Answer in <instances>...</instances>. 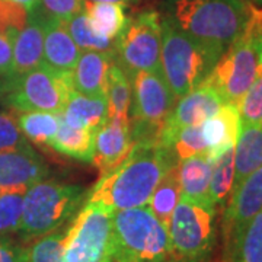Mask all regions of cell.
<instances>
[{
	"label": "cell",
	"instance_id": "d4e9b609",
	"mask_svg": "<svg viewBox=\"0 0 262 262\" xmlns=\"http://www.w3.org/2000/svg\"><path fill=\"white\" fill-rule=\"evenodd\" d=\"M181 182H179V163L172 165L162 177L158 187L151 192L147 208L160 223L168 226L169 219L181 200Z\"/></svg>",
	"mask_w": 262,
	"mask_h": 262
},
{
	"label": "cell",
	"instance_id": "603a6c76",
	"mask_svg": "<svg viewBox=\"0 0 262 262\" xmlns=\"http://www.w3.org/2000/svg\"><path fill=\"white\" fill-rule=\"evenodd\" d=\"M105 98L108 102V121L120 122L125 127H130L131 83L128 76L115 63V60L110 67Z\"/></svg>",
	"mask_w": 262,
	"mask_h": 262
},
{
	"label": "cell",
	"instance_id": "9a60e30c",
	"mask_svg": "<svg viewBox=\"0 0 262 262\" xmlns=\"http://www.w3.org/2000/svg\"><path fill=\"white\" fill-rule=\"evenodd\" d=\"M134 147L131 140L130 127L120 122L106 121L95 136V149L92 163L102 173L115 169L125 159Z\"/></svg>",
	"mask_w": 262,
	"mask_h": 262
},
{
	"label": "cell",
	"instance_id": "8992f818",
	"mask_svg": "<svg viewBox=\"0 0 262 262\" xmlns=\"http://www.w3.org/2000/svg\"><path fill=\"white\" fill-rule=\"evenodd\" d=\"M84 195V189L79 185L46 179L29 187L24 196L19 227L22 239L32 241L58 230L82 208Z\"/></svg>",
	"mask_w": 262,
	"mask_h": 262
},
{
	"label": "cell",
	"instance_id": "30bf717a",
	"mask_svg": "<svg viewBox=\"0 0 262 262\" xmlns=\"http://www.w3.org/2000/svg\"><path fill=\"white\" fill-rule=\"evenodd\" d=\"M160 50L162 18L158 12L147 10L128 19L120 37L115 39L114 60L127 76L136 72L162 75Z\"/></svg>",
	"mask_w": 262,
	"mask_h": 262
},
{
	"label": "cell",
	"instance_id": "6da1fadb",
	"mask_svg": "<svg viewBox=\"0 0 262 262\" xmlns=\"http://www.w3.org/2000/svg\"><path fill=\"white\" fill-rule=\"evenodd\" d=\"M178 163L158 144H134L131 153L113 170L102 173L86 203L110 211L147 206L151 192L172 165Z\"/></svg>",
	"mask_w": 262,
	"mask_h": 262
},
{
	"label": "cell",
	"instance_id": "cb8c5ba5",
	"mask_svg": "<svg viewBox=\"0 0 262 262\" xmlns=\"http://www.w3.org/2000/svg\"><path fill=\"white\" fill-rule=\"evenodd\" d=\"M83 13L89 19L91 27L101 37L115 41L125 28L128 18L125 6L117 3H99L83 0Z\"/></svg>",
	"mask_w": 262,
	"mask_h": 262
},
{
	"label": "cell",
	"instance_id": "ab89813d",
	"mask_svg": "<svg viewBox=\"0 0 262 262\" xmlns=\"http://www.w3.org/2000/svg\"><path fill=\"white\" fill-rule=\"evenodd\" d=\"M10 2L19 3V5H22L24 8H27V9L31 10V12H34V10L37 9L38 2H39V0H10Z\"/></svg>",
	"mask_w": 262,
	"mask_h": 262
},
{
	"label": "cell",
	"instance_id": "ba28073f",
	"mask_svg": "<svg viewBox=\"0 0 262 262\" xmlns=\"http://www.w3.org/2000/svg\"><path fill=\"white\" fill-rule=\"evenodd\" d=\"M73 91L70 72H58L44 63L24 75L0 79V99L22 113L42 111L60 115Z\"/></svg>",
	"mask_w": 262,
	"mask_h": 262
},
{
	"label": "cell",
	"instance_id": "4316f807",
	"mask_svg": "<svg viewBox=\"0 0 262 262\" xmlns=\"http://www.w3.org/2000/svg\"><path fill=\"white\" fill-rule=\"evenodd\" d=\"M223 262H262V211L226 246Z\"/></svg>",
	"mask_w": 262,
	"mask_h": 262
},
{
	"label": "cell",
	"instance_id": "1f68e13d",
	"mask_svg": "<svg viewBox=\"0 0 262 262\" xmlns=\"http://www.w3.org/2000/svg\"><path fill=\"white\" fill-rule=\"evenodd\" d=\"M169 151L178 163L188 158L207 153V144L203 137L201 125H191L179 130L169 146Z\"/></svg>",
	"mask_w": 262,
	"mask_h": 262
},
{
	"label": "cell",
	"instance_id": "5b68a950",
	"mask_svg": "<svg viewBox=\"0 0 262 262\" xmlns=\"http://www.w3.org/2000/svg\"><path fill=\"white\" fill-rule=\"evenodd\" d=\"M114 262H170L168 227L147 207L113 214Z\"/></svg>",
	"mask_w": 262,
	"mask_h": 262
},
{
	"label": "cell",
	"instance_id": "ffe728a7",
	"mask_svg": "<svg viewBox=\"0 0 262 262\" xmlns=\"http://www.w3.org/2000/svg\"><path fill=\"white\" fill-rule=\"evenodd\" d=\"M60 118L75 127L98 131L108 121V102L105 96H91L73 91Z\"/></svg>",
	"mask_w": 262,
	"mask_h": 262
},
{
	"label": "cell",
	"instance_id": "4fadbf2b",
	"mask_svg": "<svg viewBox=\"0 0 262 262\" xmlns=\"http://www.w3.org/2000/svg\"><path fill=\"white\" fill-rule=\"evenodd\" d=\"M262 211V166L232 191L223 213L225 248L236 239L244 227Z\"/></svg>",
	"mask_w": 262,
	"mask_h": 262
},
{
	"label": "cell",
	"instance_id": "d6986e66",
	"mask_svg": "<svg viewBox=\"0 0 262 262\" xmlns=\"http://www.w3.org/2000/svg\"><path fill=\"white\" fill-rule=\"evenodd\" d=\"M44 63V19L32 12L29 24L13 39V75H24Z\"/></svg>",
	"mask_w": 262,
	"mask_h": 262
},
{
	"label": "cell",
	"instance_id": "836d02e7",
	"mask_svg": "<svg viewBox=\"0 0 262 262\" xmlns=\"http://www.w3.org/2000/svg\"><path fill=\"white\" fill-rule=\"evenodd\" d=\"M31 16L32 12L22 5L10 0H0V34L15 39L19 32L28 25Z\"/></svg>",
	"mask_w": 262,
	"mask_h": 262
},
{
	"label": "cell",
	"instance_id": "7a4b0ae2",
	"mask_svg": "<svg viewBox=\"0 0 262 262\" xmlns=\"http://www.w3.org/2000/svg\"><path fill=\"white\" fill-rule=\"evenodd\" d=\"M252 6L245 0H168L165 18L196 42L223 54L244 31Z\"/></svg>",
	"mask_w": 262,
	"mask_h": 262
},
{
	"label": "cell",
	"instance_id": "5bb4252c",
	"mask_svg": "<svg viewBox=\"0 0 262 262\" xmlns=\"http://www.w3.org/2000/svg\"><path fill=\"white\" fill-rule=\"evenodd\" d=\"M47 173V165L29 144L22 149L0 151V189L27 191Z\"/></svg>",
	"mask_w": 262,
	"mask_h": 262
},
{
	"label": "cell",
	"instance_id": "e0dca14e",
	"mask_svg": "<svg viewBox=\"0 0 262 262\" xmlns=\"http://www.w3.org/2000/svg\"><path fill=\"white\" fill-rule=\"evenodd\" d=\"M113 61L114 54L110 53L82 51L70 72L73 89L79 94L105 96L108 73Z\"/></svg>",
	"mask_w": 262,
	"mask_h": 262
},
{
	"label": "cell",
	"instance_id": "d590c367",
	"mask_svg": "<svg viewBox=\"0 0 262 262\" xmlns=\"http://www.w3.org/2000/svg\"><path fill=\"white\" fill-rule=\"evenodd\" d=\"M83 10V0H39L34 13L41 18L67 22Z\"/></svg>",
	"mask_w": 262,
	"mask_h": 262
},
{
	"label": "cell",
	"instance_id": "d6a6232c",
	"mask_svg": "<svg viewBox=\"0 0 262 262\" xmlns=\"http://www.w3.org/2000/svg\"><path fill=\"white\" fill-rule=\"evenodd\" d=\"M64 232H51L38 237L28 248L27 262H64Z\"/></svg>",
	"mask_w": 262,
	"mask_h": 262
},
{
	"label": "cell",
	"instance_id": "74e56055",
	"mask_svg": "<svg viewBox=\"0 0 262 262\" xmlns=\"http://www.w3.org/2000/svg\"><path fill=\"white\" fill-rule=\"evenodd\" d=\"M28 248L12 242L9 237H0V262H27Z\"/></svg>",
	"mask_w": 262,
	"mask_h": 262
},
{
	"label": "cell",
	"instance_id": "8d00e7d4",
	"mask_svg": "<svg viewBox=\"0 0 262 262\" xmlns=\"http://www.w3.org/2000/svg\"><path fill=\"white\" fill-rule=\"evenodd\" d=\"M25 146H28V141L19 128L18 120L12 114L0 113V151L22 149Z\"/></svg>",
	"mask_w": 262,
	"mask_h": 262
},
{
	"label": "cell",
	"instance_id": "2e32d148",
	"mask_svg": "<svg viewBox=\"0 0 262 262\" xmlns=\"http://www.w3.org/2000/svg\"><path fill=\"white\" fill-rule=\"evenodd\" d=\"M241 128V115L234 103H223V106L213 117L203 122L201 131L206 140L208 159L213 162L225 150L233 147Z\"/></svg>",
	"mask_w": 262,
	"mask_h": 262
},
{
	"label": "cell",
	"instance_id": "60d3db41",
	"mask_svg": "<svg viewBox=\"0 0 262 262\" xmlns=\"http://www.w3.org/2000/svg\"><path fill=\"white\" fill-rule=\"evenodd\" d=\"M88 2H99V3H117V5H122V6H128L133 3H137L139 0H88Z\"/></svg>",
	"mask_w": 262,
	"mask_h": 262
},
{
	"label": "cell",
	"instance_id": "ac0fdd59",
	"mask_svg": "<svg viewBox=\"0 0 262 262\" xmlns=\"http://www.w3.org/2000/svg\"><path fill=\"white\" fill-rule=\"evenodd\" d=\"M39 16V15H38ZM44 19V64L69 73L77 63L80 48L76 46L66 22Z\"/></svg>",
	"mask_w": 262,
	"mask_h": 262
},
{
	"label": "cell",
	"instance_id": "7c38bea8",
	"mask_svg": "<svg viewBox=\"0 0 262 262\" xmlns=\"http://www.w3.org/2000/svg\"><path fill=\"white\" fill-rule=\"evenodd\" d=\"M223 103L225 101L222 96L207 80L198 84L195 89L177 101L160 133V147L169 150L170 143L179 130L191 125H201L210 117H213L223 106Z\"/></svg>",
	"mask_w": 262,
	"mask_h": 262
},
{
	"label": "cell",
	"instance_id": "9c48e42d",
	"mask_svg": "<svg viewBox=\"0 0 262 262\" xmlns=\"http://www.w3.org/2000/svg\"><path fill=\"white\" fill-rule=\"evenodd\" d=\"M131 83L130 136L134 144H158L177 99L165 79L155 72H136Z\"/></svg>",
	"mask_w": 262,
	"mask_h": 262
},
{
	"label": "cell",
	"instance_id": "b9f144b4",
	"mask_svg": "<svg viewBox=\"0 0 262 262\" xmlns=\"http://www.w3.org/2000/svg\"><path fill=\"white\" fill-rule=\"evenodd\" d=\"M255 2H258V3H262V0H255Z\"/></svg>",
	"mask_w": 262,
	"mask_h": 262
},
{
	"label": "cell",
	"instance_id": "7bdbcfd3",
	"mask_svg": "<svg viewBox=\"0 0 262 262\" xmlns=\"http://www.w3.org/2000/svg\"><path fill=\"white\" fill-rule=\"evenodd\" d=\"M108 262H114V261H113V258H111V259H110V261H108Z\"/></svg>",
	"mask_w": 262,
	"mask_h": 262
},
{
	"label": "cell",
	"instance_id": "f1b7e54d",
	"mask_svg": "<svg viewBox=\"0 0 262 262\" xmlns=\"http://www.w3.org/2000/svg\"><path fill=\"white\" fill-rule=\"evenodd\" d=\"M18 124L22 134L28 140L37 144L51 146L60 125V115L42 111H28L19 115Z\"/></svg>",
	"mask_w": 262,
	"mask_h": 262
},
{
	"label": "cell",
	"instance_id": "4dcf8cb0",
	"mask_svg": "<svg viewBox=\"0 0 262 262\" xmlns=\"http://www.w3.org/2000/svg\"><path fill=\"white\" fill-rule=\"evenodd\" d=\"M25 192L22 189H0V237H9L19 232Z\"/></svg>",
	"mask_w": 262,
	"mask_h": 262
},
{
	"label": "cell",
	"instance_id": "83f0119b",
	"mask_svg": "<svg viewBox=\"0 0 262 262\" xmlns=\"http://www.w3.org/2000/svg\"><path fill=\"white\" fill-rule=\"evenodd\" d=\"M234 179V146L225 150L211 165L208 200L215 208H223L230 198Z\"/></svg>",
	"mask_w": 262,
	"mask_h": 262
},
{
	"label": "cell",
	"instance_id": "44dd1931",
	"mask_svg": "<svg viewBox=\"0 0 262 262\" xmlns=\"http://www.w3.org/2000/svg\"><path fill=\"white\" fill-rule=\"evenodd\" d=\"M262 166V124L242 125L234 144L233 189ZM232 189V191H233Z\"/></svg>",
	"mask_w": 262,
	"mask_h": 262
},
{
	"label": "cell",
	"instance_id": "8fae6325",
	"mask_svg": "<svg viewBox=\"0 0 262 262\" xmlns=\"http://www.w3.org/2000/svg\"><path fill=\"white\" fill-rule=\"evenodd\" d=\"M113 211L86 203L66 230L64 262H108L113 258Z\"/></svg>",
	"mask_w": 262,
	"mask_h": 262
},
{
	"label": "cell",
	"instance_id": "52a82bcc",
	"mask_svg": "<svg viewBox=\"0 0 262 262\" xmlns=\"http://www.w3.org/2000/svg\"><path fill=\"white\" fill-rule=\"evenodd\" d=\"M170 262H207L217 236V208L181 196L168 222Z\"/></svg>",
	"mask_w": 262,
	"mask_h": 262
},
{
	"label": "cell",
	"instance_id": "f546056e",
	"mask_svg": "<svg viewBox=\"0 0 262 262\" xmlns=\"http://www.w3.org/2000/svg\"><path fill=\"white\" fill-rule=\"evenodd\" d=\"M66 27L69 29L76 46L80 48V51H101V53L114 54L115 41L96 34L91 27L89 19L83 13V10L76 13L70 20H67Z\"/></svg>",
	"mask_w": 262,
	"mask_h": 262
},
{
	"label": "cell",
	"instance_id": "277c9868",
	"mask_svg": "<svg viewBox=\"0 0 262 262\" xmlns=\"http://www.w3.org/2000/svg\"><path fill=\"white\" fill-rule=\"evenodd\" d=\"M220 56L162 18L160 72L177 101L206 80Z\"/></svg>",
	"mask_w": 262,
	"mask_h": 262
},
{
	"label": "cell",
	"instance_id": "f35d334b",
	"mask_svg": "<svg viewBox=\"0 0 262 262\" xmlns=\"http://www.w3.org/2000/svg\"><path fill=\"white\" fill-rule=\"evenodd\" d=\"M13 75V39L0 34V79Z\"/></svg>",
	"mask_w": 262,
	"mask_h": 262
},
{
	"label": "cell",
	"instance_id": "e575fe53",
	"mask_svg": "<svg viewBox=\"0 0 262 262\" xmlns=\"http://www.w3.org/2000/svg\"><path fill=\"white\" fill-rule=\"evenodd\" d=\"M236 106L242 125L262 124V75L251 84Z\"/></svg>",
	"mask_w": 262,
	"mask_h": 262
},
{
	"label": "cell",
	"instance_id": "3957f363",
	"mask_svg": "<svg viewBox=\"0 0 262 262\" xmlns=\"http://www.w3.org/2000/svg\"><path fill=\"white\" fill-rule=\"evenodd\" d=\"M261 75L262 10L252 6L244 31L226 48L206 80L225 103L236 105Z\"/></svg>",
	"mask_w": 262,
	"mask_h": 262
},
{
	"label": "cell",
	"instance_id": "7402d4cb",
	"mask_svg": "<svg viewBox=\"0 0 262 262\" xmlns=\"http://www.w3.org/2000/svg\"><path fill=\"white\" fill-rule=\"evenodd\" d=\"M211 165L213 162L208 159L207 153L179 162L181 196L194 201H210L208 188L211 178Z\"/></svg>",
	"mask_w": 262,
	"mask_h": 262
},
{
	"label": "cell",
	"instance_id": "484cf974",
	"mask_svg": "<svg viewBox=\"0 0 262 262\" xmlns=\"http://www.w3.org/2000/svg\"><path fill=\"white\" fill-rule=\"evenodd\" d=\"M96 131L75 128L60 118V125L51 147L58 153L80 162H92Z\"/></svg>",
	"mask_w": 262,
	"mask_h": 262
}]
</instances>
